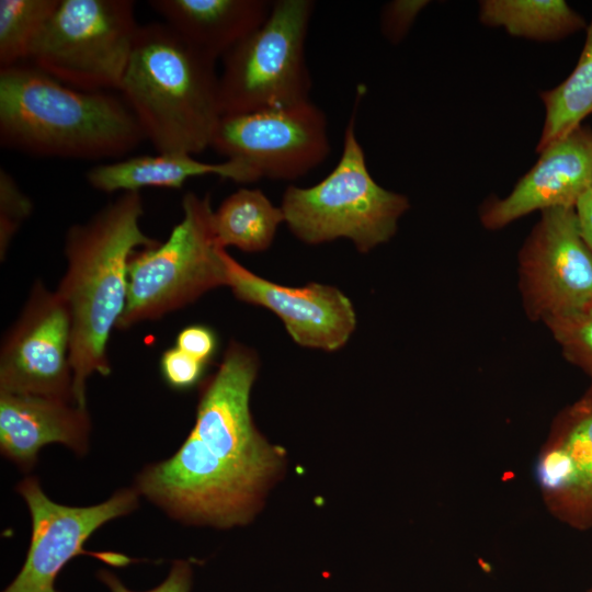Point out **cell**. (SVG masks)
Masks as SVG:
<instances>
[{
	"label": "cell",
	"mask_w": 592,
	"mask_h": 592,
	"mask_svg": "<svg viewBox=\"0 0 592 592\" xmlns=\"http://www.w3.org/2000/svg\"><path fill=\"white\" fill-rule=\"evenodd\" d=\"M201 175H217L237 183L261 179L241 161L226 159L218 163L204 162L183 152H158L101 163L89 169L86 178L98 191L125 193L150 186L181 189L189 179Z\"/></svg>",
	"instance_id": "e0dca14e"
},
{
	"label": "cell",
	"mask_w": 592,
	"mask_h": 592,
	"mask_svg": "<svg viewBox=\"0 0 592 592\" xmlns=\"http://www.w3.org/2000/svg\"><path fill=\"white\" fill-rule=\"evenodd\" d=\"M183 39L217 61L267 19V0H150Z\"/></svg>",
	"instance_id": "2e32d148"
},
{
	"label": "cell",
	"mask_w": 592,
	"mask_h": 592,
	"mask_svg": "<svg viewBox=\"0 0 592 592\" xmlns=\"http://www.w3.org/2000/svg\"><path fill=\"white\" fill-rule=\"evenodd\" d=\"M364 93V87H357L334 169L312 186L289 185L284 192L281 208L285 223L305 243L346 238L366 253L396 234L399 218L410 207L407 196L380 186L369 173L355 130Z\"/></svg>",
	"instance_id": "277c9868"
},
{
	"label": "cell",
	"mask_w": 592,
	"mask_h": 592,
	"mask_svg": "<svg viewBox=\"0 0 592 592\" xmlns=\"http://www.w3.org/2000/svg\"><path fill=\"white\" fill-rule=\"evenodd\" d=\"M118 92L157 152L210 147L221 117L216 61L164 22L139 26Z\"/></svg>",
	"instance_id": "3957f363"
},
{
	"label": "cell",
	"mask_w": 592,
	"mask_h": 592,
	"mask_svg": "<svg viewBox=\"0 0 592 592\" xmlns=\"http://www.w3.org/2000/svg\"><path fill=\"white\" fill-rule=\"evenodd\" d=\"M535 166L504 198L489 200L480 219L488 229H499L534 212L574 207L592 186V128L580 125L539 152Z\"/></svg>",
	"instance_id": "5bb4252c"
},
{
	"label": "cell",
	"mask_w": 592,
	"mask_h": 592,
	"mask_svg": "<svg viewBox=\"0 0 592 592\" xmlns=\"http://www.w3.org/2000/svg\"><path fill=\"white\" fill-rule=\"evenodd\" d=\"M210 148L241 161L261 179L295 180L330 153L327 117L312 101L250 113L221 115Z\"/></svg>",
	"instance_id": "ba28073f"
},
{
	"label": "cell",
	"mask_w": 592,
	"mask_h": 592,
	"mask_svg": "<svg viewBox=\"0 0 592 592\" xmlns=\"http://www.w3.org/2000/svg\"><path fill=\"white\" fill-rule=\"evenodd\" d=\"M428 0H395L385 4L380 13V30L392 44L400 43L411 29Z\"/></svg>",
	"instance_id": "d4e9b609"
},
{
	"label": "cell",
	"mask_w": 592,
	"mask_h": 592,
	"mask_svg": "<svg viewBox=\"0 0 592 592\" xmlns=\"http://www.w3.org/2000/svg\"><path fill=\"white\" fill-rule=\"evenodd\" d=\"M223 257L226 286L241 301L273 311L297 344L332 352L354 332L355 310L339 288L319 283L283 286L250 272L226 250Z\"/></svg>",
	"instance_id": "7c38bea8"
},
{
	"label": "cell",
	"mask_w": 592,
	"mask_h": 592,
	"mask_svg": "<svg viewBox=\"0 0 592 592\" xmlns=\"http://www.w3.org/2000/svg\"><path fill=\"white\" fill-rule=\"evenodd\" d=\"M32 520V535L25 562L3 592H58L55 580L66 563L78 555H92L111 566H124L128 558L109 553H88L87 539L106 522L133 512L138 505L136 489L116 491L106 501L90 506L62 505L50 500L35 477L16 487Z\"/></svg>",
	"instance_id": "9c48e42d"
},
{
	"label": "cell",
	"mask_w": 592,
	"mask_h": 592,
	"mask_svg": "<svg viewBox=\"0 0 592 592\" xmlns=\"http://www.w3.org/2000/svg\"><path fill=\"white\" fill-rule=\"evenodd\" d=\"M91 421L87 408L57 399L0 391V449L24 470L38 452L60 443L77 455L89 447Z\"/></svg>",
	"instance_id": "9a60e30c"
},
{
	"label": "cell",
	"mask_w": 592,
	"mask_h": 592,
	"mask_svg": "<svg viewBox=\"0 0 592 592\" xmlns=\"http://www.w3.org/2000/svg\"><path fill=\"white\" fill-rule=\"evenodd\" d=\"M33 208L31 198L16 184L13 177L0 170V252L1 259L22 221Z\"/></svg>",
	"instance_id": "603a6c76"
},
{
	"label": "cell",
	"mask_w": 592,
	"mask_h": 592,
	"mask_svg": "<svg viewBox=\"0 0 592 592\" xmlns=\"http://www.w3.org/2000/svg\"><path fill=\"white\" fill-rule=\"evenodd\" d=\"M534 478L555 519L578 531L592 528V383L554 419Z\"/></svg>",
	"instance_id": "4fadbf2b"
},
{
	"label": "cell",
	"mask_w": 592,
	"mask_h": 592,
	"mask_svg": "<svg viewBox=\"0 0 592 592\" xmlns=\"http://www.w3.org/2000/svg\"><path fill=\"white\" fill-rule=\"evenodd\" d=\"M182 209V220L164 242L132 255L126 305L116 328L159 319L226 286L225 249L216 241L209 195L186 193Z\"/></svg>",
	"instance_id": "5b68a950"
},
{
	"label": "cell",
	"mask_w": 592,
	"mask_h": 592,
	"mask_svg": "<svg viewBox=\"0 0 592 592\" xmlns=\"http://www.w3.org/2000/svg\"><path fill=\"white\" fill-rule=\"evenodd\" d=\"M60 0L0 1V68L24 62Z\"/></svg>",
	"instance_id": "44dd1931"
},
{
	"label": "cell",
	"mask_w": 592,
	"mask_h": 592,
	"mask_svg": "<svg viewBox=\"0 0 592 592\" xmlns=\"http://www.w3.org/2000/svg\"><path fill=\"white\" fill-rule=\"evenodd\" d=\"M520 285L526 312L543 320L592 309V251L581 237L574 207H554L520 252Z\"/></svg>",
	"instance_id": "30bf717a"
},
{
	"label": "cell",
	"mask_w": 592,
	"mask_h": 592,
	"mask_svg": "<svg viewBox=\"0 0 592 592\" xmlns=\"http://www.w3.org/2000/svg\"><path fill=\"white\" fill-rule=\"evenodd\" d=\"M565 357L592 379V309L545 321Z\"/></svg>",
	"instance_id": "7402d4cb"
},
{
	"label": "cell",
	"mask_w": 592,
	"mask_h": 592,
	"mask_svg": "<svg viewBox=\"0 0 592 592\" xmlns=\"http://www.w3.org/2000/svg\"><path fill=\"white\" fill-rule=\"evenodd\" d=\"M540 99L546 115L537 152L571 133L592 114V20L573 71L554 89L542 92Z\"/></svg>",
	"instance_id": "ffe728a7"
},
{
	"label": "cell",
	"mask_w": 592,
	"mask_h": 592,
	"mask_svg": "<svg viewBox=\"0 0 592 592\" xmlns=\"http://www.w3.org/2000/svg\"><path fill=\"white\" fill-rule=\"evenodd\" d=\"M146 139L122 96L67 86L29 61L0 68V144L38 157L107 159Z\"/></svg>",
	"instance_id": "7a4b0ae2"
},
{
	"label": "cell",
	"mask_w": 592,
	"mask_h": 592,
	"mask_svg": "<svg viewBox=\"0 0 592 592\" xmlns=\"http://www.w3.org/2000/svg\"><path fill=\"white\" fill-rule=\"evenodd\" d=\"M139 26L132 0H60L27 61L79 90L118 91Z\"/></svg>",
	"instance_id": "52a82bcc"
},
{
	"label": "cell",
	"mask_w": 592,
	"mask_h": 592,
	"mask_svg": "<svg viewBox=\"0 0 592 592\" xmlns=\"http://www.w3.org/2000/svg\"><path fill=\"white\" fill-rule=\"evenodd\" d=\"M574 212L581 237L592 251V186L579 197Z\"/></svg>",
	"instance_id": "83f0119b"
},
{
	"label": "cell",
	"mask_w": 592,
	"mask_h": 592,
	"mask_svg": "<svg viewBox=\"0 0 592 592\" xmlns=\"http://www.w3.org/2000/svg\"><path fill=\"white\" fill-rule=\"evenodd\" d=\"M99 578L111 592H134L125 588L118 578L107 570H100ZM191 582L190 565L186 561L177 560L173 562L167 579L157 588L146 592H190Z\"/></svg>",
	"instance_id": "484cf974"
},
{
	"label": "cell",
	"mask_w": 592,
	"mask_h": 592,
	"mask_svg": "<svg viewBox=\"0 0 592 592\" xmlns=\"http://www.w3.org/2000/svg\"><path fill=\"white\" fill-rule=\"evenodd\" d=\"M71 325L56 292L36 282L0 352V391L73 401Z\"/></svg>",
	"instance_id": "8fae6325"
},
{
	"label": "cell",
	"mask_w": 592,
	"mask_h": 592,
	"mask_svg": "<svg viewBox=\"0 0 592 592\" xmlns=\"http://www.w3.org/2000/svg\"><path fill=\"white\" fill-rule=\"evenodd\" d=\"M175 346L207 364L216 351L217 338L208 327L201 325L190 326L179 332Z\"/></svg>",
	"instance_id": "4316f807"
},
{
	"label": "cell",
	"mask_w": 592,
	"mask_h": 592,
	"mask_svg": "<svg viewBox=\"0 0 592 592\" xmlns=\"http://www.w3.org/2000/svg\"><path fill=\"white\" fill-rule=\"evenodd\" d=\"M143 215L140 193L125 192L66 234L67 270L56 293L70 317L73 401L81 408L88 378L111 373L107 341L126 305L129 260L137 248L160 243L141 230Z\"/></svg>",
	"instance_id": "6da1fadb"
},
{
	"label": "cell",
	"mask_w": 592,
	"mask_h": 592,
	"mask_svg": "<svg viewBox=\"0 0 592 592\" xmlns=\"http://www.w3.org/2000/svg\"><path fill=\"white\" fill-rule=\"evenodd\" d=\"M479 8L483 24L534 41H558L587 27L563 0H483Z\"/></svg>",
	"instance_id": "d6986e66"
},
{
	"label": "cell",
	"mask_w": 592,
	"mask_h": 592,
	"mask_svg": "<svg viewBox=\"0 0 592 592\" xmlns=\"http://www.w3.org/2000/svg\"><path fill=\"white\" fill-rule=\"evenodd\" d=\"M205 365L178 346L168 349L160 361L162 377L174 389H187L196 385Z\"/></svg>",
	"instance_id": "cb8c5ba5"
},
{
	"label": "cell",
	"mask_w": 592,
	"mask_h": 592,
	"mask_svg": "<svg viewBox=\"0 0 592 592\" xmlns=\"http://www.w3.org/2000/svg\"><path fill=\"white\" fill-rule=\"evenodd\" d=\"M315 5L311 0L273 1L265 22L221 58V115L310 101L305 45Z\"/></svg>",
	"instance_id": "8992f818"
},
{
	"label": "cell",
	"mask_w": 592,
	"mask_h": 592,
	"mask_svg": "<svg viewBox=\"0 0 592 592\" xmlns=\"http://www.w3.org/2000/svg\"><path fill=\"white\" fill-rule=\"evenodd\" d=\"M285 223L283 210L259 189H239L214 210L213 225L219 247L246 252L266 250Z\"/></svg>",
	"instance_id": "ac0fdd59"
}]
</instances>
